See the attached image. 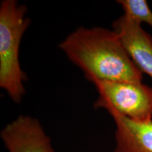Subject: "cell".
<instances>
[{"label":"cell","mask_w":152,"mask_h":152,"mask_svg":"<svg viewBox=\"0 0 152 152\" xmlns=\"http://www.w3.org/2000/svg\"><path fill=\"white\" fill-rule=\"evenodd\" d=\"M58 47L92 83L96 80L142 83V73L113 30L79 27Z\"/></svg>","instance_id":"6da1fadb"},{"label":"cell","mask_w":152,"mask_h":152,"mask_svg":"<svg viewBox=\"0 0 152 152\" xmlns=\"http://www.w3.org/2000/svg\"><path fill=\"white\" fill-rule=\"evenodd\" d=\"M28 9L16 0H4L0 4V87L15 103L21 102L26 94L19 52L23 35L29 27Z\"/></svg>","instance_id":"7a4b0ae2"},{"label":"cell","mask_w":152,"mask_h":152,"mask_svg":"<svg viewBox=\"0 0 152 152\" xmlns=\"http://www.w3.org/2000/svg\"><path fill=\"white\" fill-rule=\"evenodd\" d=\"M99 97L94 109H113L138 122L152 121V88L142 83L94 80Z\"/></svg>","instance_id":"3957f363"},{"label":"cell","mask_w":152,"mask_h":152,"mask_svg":"<svg viewBox=\"0 0 152 152\" xmlns=\"http://www.w3.org/2000/svg\"><path fill=\"white\" fill-rule=\"evenodd\" d=\"M9 152H55L51 139L37 119L20 115L0 133Z\"/></svg>","instance_id":"277c9868"},{"label":"cell","mask_w":152,"mask_h":152,"mask_svg":"<svg viewBox=\"0 0 152 152\" xmlns=\"http://www.w3.org/2000/svg\"><path fill=\"white\" fill-rule=\"evenodd\" d=\"M131 59L142 73L152 78V37L142 24L124 14L112 24Z\"/></svg>","instance_id":"5b68a950"},{"label":"cell","mask_w":152,"mask_h":152,"mask_svg":"<svg viewBox=\"0 0 152 152\" xmlns=\"http://www.w3.org/2000/svg\"><path fill=\"white\" fill-rule=\"evenodd\" d=\"M106 111L113 118L116 126L113 152H152V121L138 122L113 109Z\"/></svg>","instance_id":"8992f818"},{"label":"cell","mask_w":152,"mask_h":152,"mask_svg":"<svg viewBox=\"0 0 152 152\" xmlns=\"http://www.w3.org/2000/svg\"><path fill=\"white\" fill-rule=\"evenodd\" d=\"M124 14L128 15L137 21L146 23L152 27V11L146 0H118Z\"/></svg>","instance_id":"52a82bcc"}]
</instances>
